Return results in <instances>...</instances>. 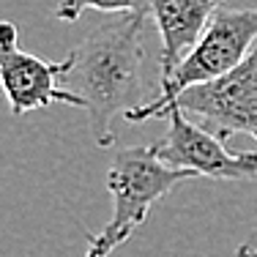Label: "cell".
Wrapping results in <instances>:
<instances>
[{"mask_svg":"<svg viewBox=\"0 0 257 257\" xmlns=\"http://www.w3.org/2000/svg\"><path fill=\"white\" fill-rule=\"evenodd\" d=\"M151 11H134L112 25H104L82 39L66 58L60 77L63 88L77 93L85 104L88 123L99 148H109L115 140L112 120L148 104L143 79V30Z\"/></svg>","mask_w":257,"mask_h":257,"instance_id":"cell-1","label":"cell"},{"mask_svg":"<svg viewBox=\"0 0 257 257\" xmlns=\"http://www.w3.org/2000/svg\"><path fill=\"white\" fill-rule=\"evenodd\" d=\"M197 178V173L173 167L154 151V145H134L118 151L107 170V189L115 200V211L101 232L88 238L85 257H109L132 232L145 224L151 208L178 183Z\"/></svg>","mask_w":257,"mask_h":257,"instance_id":"cell-2","label":"cell"},{"mask_svg":"<svg viewBox=\"0 0 257 257\" xmlns=\"http://www.w3.org/2000/svg\"><path fill=\"white\" fill-rule=\"evenodd\" d=\"M257 44V9H219L208 22L197 44L192 47L170 71L162 74V88L156 99L126 112L132 123L151 118H162L164 107H170L186 88L203 85L235 69Z\"/></svg>","mask_w":257,"mask_h":257,"instance_id":"cell-3","label":"cell"},{"mask_svg":"<svg viewBox=\"0 0 257 257\" xmlns=\"http://www.w3.org/2000/svg\"><path fill=\"white\" fill-rule=\"evenodd\" d=\"M170 107H181L183 112L203 118L224 140L232 134L257 140V44L235 69L211 82L186 88ZM170 107H164V112Z\"/></svg>","mask_w":257,"mask_h":257,"instance_id":"cell-4","label":"cell"},{"mask_svg":"<svg viewBox=\"0 0 257 257\" xmlns=\"http://www.w3.org/2000/svg\"><path fill=\"white\" fill-rule=\"evenodd\" d=\"M167 132L154 145V151L173 167L197 173V178L224 181H254L257 178V151H230L224 137L216 132L192 123L189 112L170 107L164 112Z\"/></svg>","mask_w":257,"mask_h":257,"instance_id":"cell-5","label":"cell"},{"mask_svg":"<svg viewBox=\"0 0 257 257\" xmlns=\"http://www.w3.org/2000/svg\"><path fill=\"white\" fill-rule=\"evenodd\" d=\"M66 60L50 63L25 52L20 47L17 28L11 22L0 25V82L14 115H28L50 104H69L82 109V99L60 82Z\"/></svg>","mask_w":257,"mask_h":257,"instance_id":"cell-6","label":"cell"},{"mask_svg":"<svg viewBox=\"0 0 257 257\" xmlns=\"http://www.w3.org/2000/svg\"><path fill=\"white\" fill-rule=\"evenodd\" d=\"M224 0H151V17L162 39V74L197 44Z\"/></svg>","mask_w":257,"mask_h":257,"instance_id":"cell-7","label":"cell"},{"mask_svg":"<svg viewBox=\"0 0 257 257\" xmlns=\"http://www.w3.org/2000/svg\"><path fill=\"white\" fill-rule=\"evenodd\" d=\"M85 11L134 14V11H151V0H58L55 6V17L60 22H77Z\"/></svg>","mask_w":257,"mask_h":257,"instance_id":"cell-8","label":"cell"},{"mask_svg":"<svg viewBox=\"0 0 257 257\" xmlns=\"http://www.w3.org/2000/svg\"><path fill=\"white\" fill-rule=\"evenodd\" d=\"M238 257H257V230H252L238 246Z\"/></svg>","mask_w":257,"mask_h":257,"instance_id":"cell-9","label":"cell"}]
</instances>
